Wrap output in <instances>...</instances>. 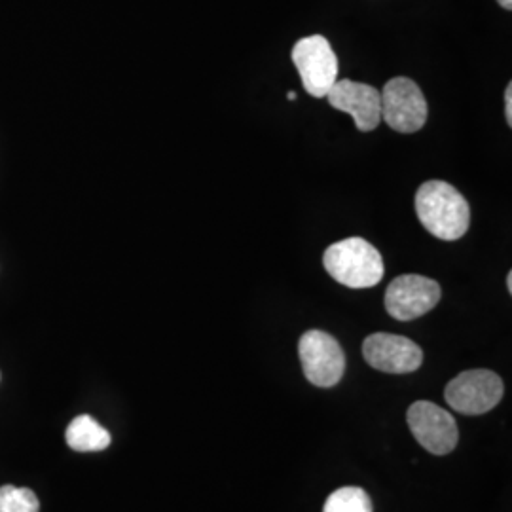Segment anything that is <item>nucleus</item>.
I'll use <instances>...</instances> for the list:
<instances>
[{
    "label": "nucleus",
    "mask_w": 512,
    "mask_h": 512,
    "mask_svg": "<svg viewBox=\"0 0 512 512\" xmlns=\"http://www.w3.org/2000/svg\"><path fill=\"white\" fill-rule=\"evenodd\" d=\"M287 99H289V101H296V93H294V92L287 93Z\"/></svg>",
    "instance_id": "17"
},
{
    "label": "nucleus",
    "mask_w": 512,
    "mask_h": 512,
    "mask_svg": "<svg viewBox=\"0 0 512 512\" xmlns=\"http://www.w3.org/2000/svg\"><path fill=\"white\" fill-rule=\"evenodd\" d=\"M503 391L501 378L492 370H467L446 385L444 397L459 414L480 416L494 410Z\"/></svg>",
    "instance_id": "5"
},
{
    "label": "nucleus",
    "mask_w": 512,
    "mask_h": 512,
    "mask_svg": "<svg viewBox=\"0 0 512 512\" xmlns=\"http://www.w3.org/2000/svg\"><path fill=\"white\" fill-rule=\"evenodd\" d=\"M507 289H509V293H512V272L507 274Z\"/></svg>",
    "instance_id": "16"
},
{
    "label": "nucleus",
    "mask_w": 512,
    "mask_h": 512,
    "mask_svg": "<svg viewBox=\"0 0 512 512\" xmlns=\"http://www.w3.org/2000/svg\"><path fill=\"white\" fill-rule=\"evenodd\" d=\"M363 355L368 365L385 374H410L423 363V351L416 342L387 332L370 334L363 344Z\"/></svg>",
    "instance_id": "9"
},
{
    "label": "nucleus",
    "mask_w": 512,
    "mask_h": 512,
    "mask_svg": "<svg viewBox=\"0 0 512 512\" xmlns=\"http://www.w3.org/2000/svg\"><path fill=\"white\" fill-rule=\"evenodd\" d=\"M416 213L423 228L444 241L461 239L471 224V207L452 184L429 181L416 194Z\"/></svg>",
    "instance_id": "1"
},
{
    "label": "nucleus",
    "mask_w": 512,
    "mask_h": 512,
    "mask_svg": "<svg viewBox=\"0 0 512 512\" xmlns=\"http://www.w3.org/2000/svg\"><path fill=\"white\" fill-rule=\"evenodd\" d=\"M505 118H507V124L512 126V84H509L505 90Z\"/></svg>",
    "instance_id": "14"
},
{
    "label": "nucleus",
    "mask_w": 512,
    "mask_h": 512,
    "mask_svg": "<svg viewBox=\"0 0 512 512\" xmlns=\"http://www.w3.org/2000/svg\"><path fill=\"white\" fill-rule=\"evenodd\" d=\"M323 266L332 279L349 289H370L384 279V258L363 238H349L330 245Z\"/></svg>",
    "instance_id": "2"
},
{
    "label": "nucleus",
    "mask_w": 512,
    "mask_h": 512,
    "mask_svg": "<svg viewBox=\"0 0 512 512\" xmlns=\"http://www.w3.org/2000/svg\"><path fill=\"white\" fill-rule=\"evenodd\" d=\"M300 363L308 382L317 387L340 384L346 372V355L338 340L325 330H308L298 344Z\"/></svg>",
    "instance_id": "3"
},
{
    "label": "nucleus",
    "mask_w": 512,
    "mask_h": 512,
    "mask_svg": "<svg viewBox=\"0 0 512 512\" xmlns=\"http://www.w3.org/2000/svg\"><path fill=\"white\" fill-rule=\"evenodd\" d=\"M40 503L33 490L2 486L0 488V512H38Z\"/></svg>",
    "instance_id": "13"
},
{
    "label": "nucleus",
    "mask_w": 512,
    "mask_h": 512,
    "mask_svg": "<svg viewBox=\"0 0 512 512\" xmlns=\"http://www.w3.org/2000/svg\"><path fill=\"white\" fill-rule=\"evenodd\" d=\"M440 285L435 279L408 274L393 279L385 291V310L397 321H414L440 302Z\"/></svg>",
    "instance_id": "7"
},
{
    "label": "nucleus",
    "mask_w": 512,
    "mask_h": 512,
    "mask_svg": "<svg viewBox=\"0 0 512 512\" xmlns=\"http://www.w3.org/2000/svg\"><path fill=\"white\" fill-rule=\"evenodd\" d=\"M293 63L311 97L323 99L338 80V57L329 40L321 35L302 38L294 44Z\"/></svg>",
    "instance_id": "4"
},
{
    "label": "nucleus",
    "mask_w": 512,
    "mask_h": 512,
    "mask_svg": "<svg viewBox=\"0 0 512 512\" xmlns=\"http://www.w3.org/2000/svg\"><path fill=\"white\" fill-rule=\"evenodd\" d=\"M499 4H501V8H505V10H512V0H497Z\"/></svg>",
    "instance_id": "15"
},
{
    "label": "nucleus",
    "mask_w": 512,
    "mask_h": 512,
    "mask_svg": "<svg viewBox=\"0 0 512 512\" xmlns=\"http://www.w3.org/2000/svg\"><path fill=\"white\" fill-rule=\"evenodd\" d=\"M65 439L74 452H101L110 446V433L92 416H78L67 427Z\"/></svg>",
    "instance_id": "11"
},
{
    "label": "nucleus",
    "mask_w": 512,
    "mask_h": 512,
    "mask_svg": "<svg viewBox=\"0 0 512 512\" xmlns=\"http://www.w3.org/2000/svg\"><path fill=\"white\" fill-rule=\"evenodd\" d=\"M408 427L414 439L435 456H446L458 446L459 431L450 412L437 404L420 401L408 408Z\"/></svg>",
    "instance_id": "8"
},
{
    "label": "nucleus",
    "mask_w": 512,
    "mask_h": 512,
    "mask_svg": "<svg viewBox=\"0 0 512 512\" xmlns=\"http://www.w3.org/2000/svg\"><path fill=\"white\" fill-rule=\"evenodd\" d=\"M330 105L336 110L348 112L355 120L359 131L368 133L380 126L382 122V95L363 82L336 80V84L327 93Z\"/></svg>",
    "instance_id": "10"
},
{
    "label": "nucleus",
    "mask_w": 512,
    "mask_h": 512,
    "mask_svg": "<svg viewBox=\"0 0 512 512\" xmlns=\"http://www.w3.org/2000/svg\"><path fill=\"white\" fill-rule=\"evenodd\" d=\"M323 512H372V501L363 488L346 486L329 495Z\"/></svg>",
    "instance_id": "12"
},
{
    "label": "nucleus",
    "mask_w": 512,
    "mask_h": 512,
    "mask_svg": "<svg viewBox=\"0 0 512 512\" xmlns=\"http://www.w3.org/2000/svg\"><path fill=\"white\" fill-rule=\"evenodd\" d=\"M382 95V118L385 124L399 133L420 131L427 116V101L420 86L404 76L391 78L384 86Z\"/></svg>",
    "instance_id": "6"
}]
</instances>
